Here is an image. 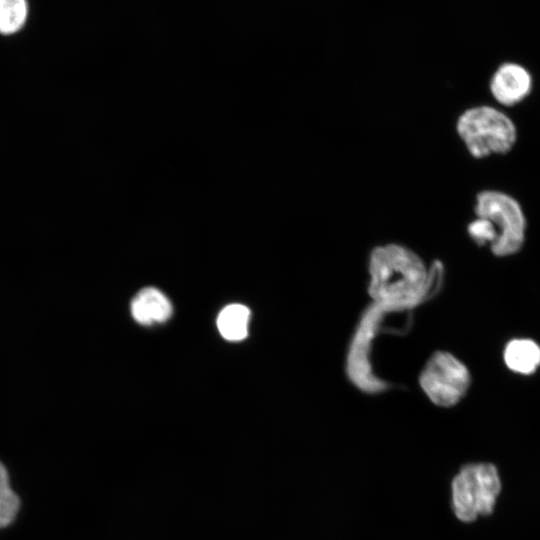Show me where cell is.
Masks as SVG:
<instances>
[{
    "label": "cell",
    "instance_id": "obj_1",
    "mask_svg": "<svg viewBox=\"0 0 540 540\" xmlns=\"http://www.w3.org/2000/svg\"><path fill=\"white\" fill-rule=\"evenodd\" d=\"M368 294L374 303L393 312L414 308L437 292L443 264L427 267L411 249L389 243L373 248L368 260Z\"/></svg>",
    "mask_w": 540,
    "mask_h": 540
},
{
    "label": "cell",
    "instance_id": "obj_2",
    "mask_svg": "<svg viewBox=\"0 0 540 540\" xmlns=\"http://www.w3.org/2000/svg\"><path fill=\"white\" fill-rule=\"evenodd\" d=\"M456 131L471 156L477 159L505 154L514 146L517 130L512 120L491 106L465 110L457 119Z\"/></svg>",
    "mask_w": 540,
    "mask_h": 540
},
{
    "label": "cell",
    "instance_id": "obj_3",
    "mask_svg": "<svg viewBox=\"0 0 540 540\" xmlns=\"http://www.w3.org/2000/svg\"><path fill=\"white\" fill-rule=\"evenodd\" d=\"M451 488L455 515L463 522H471L493 511L501 482L494 465L468 464L454 477Z\"/></svg>",
    "mask_w": 540,
    "mask_h": 540
},
{
    "label": "cell",
    "instance_id": "obj_4",
    "mask_svg": "<svg viewBox=\"0 0 540 540\" xmlns=\"http://www.w3.org/2000/svg\"><path fill=\"white\" fill-rule=\"evenodd\" d=\"M476 217L492 222L497 238L490 245L494 255L505 257L517 253L525 240L526 219L520 204L511 196L495 190L477 194L474 207Z\"/></svg>",
    "mask_w": 540,
    "mask_h": 540
},
{
    "label": "cell",
    "instance_id": "obj_5",
    "mask_svg": "<svg viewBox=\"0 0 540 540\" xmlns=\"http://www.w3.org/2000/svg\"><path fill=\"white\" fill-rule=\"evenodd\" d=\"M471 377L466 365L447 351H436L425 363L419 384L436 406L449 408L466 394Z\"/></svg>",
    "mask_w": 540,
    "mask_h": 540
},
{
    "label": "cell",
    "instance_id": "obj_6",
    "mask_svg": "<svg viewBox=\"0 0 540 540\" xmlns=\"http://www.w3.org/2000/svg\"><path fill=\"white\" fill-rule=\"evenodd\" d=\"M389 312H392L389 308L376 303L369 307L362 315L349 347L347 374L352 383L366 393H379L390 387L375 375L370 362L372 340L383 316Z\"/></svg>",
    "mask_w": 540,
    "mask_h": 540
},
{
    "label": "cell",
    "instance_id": "obj_7",
    "mask_svg": "<svg viewBox=\"0 0 540 540\" xmlns=\"http://www.w3.org/2000/svg\"><path fill=\"white\" fill-rule=\"evenodd\" d=\"M532 89V77L521 65L504 63L490 80L492 96L504 106H513L524 100Z\"/></svg>",
    "mask_w": 540,
    "mask_h": 540
},
{
    "label": "cell",
    "instance_id": "obj_8",
    "mask_svg": "<svg viewBox=\"0 0 540 540\" xmlns=\"http://www.w3.org/2000/svg\"><path fill=\"white\" fill-rule=\"evenodd\" d=\"M131 314L142 325L167 321L172 314L169 299L158 289L146 287L140 290L131 302Z\"/></svg>",
    "mask_w": 540,
    "mask_h": 540
},
{
    "label": "cell",
    "instance_id": "obj_9",
    "mask_svg": "<svg viewBox=\"0 0 540 540\" xmlns=\"http://www.w3.org/2000/svg\"><path fill=\"white\" fill-rule=\"evenodd\" d=\"M507 367L520 374H531L540 365V347L530 339H514L504 350Z\"/></svg>",
    "mask_w": 540,
    "mask_h": 540
},
{
    "label": "cell",
    "instance_id": "obj_10",
    "mask_svg": "<svg viewBox=\"0 0 540 540\" xmlns=\"http://www.w3.org/2000/svg\"><path fill=\"white\" fill-rule=\"evenodd\" d=\"M250 310L242 304H230L222 309L217 318V327L223 338L240 341L248 335Z\"/></svg>",
    "mask_w": 540,
    "mask_h": 540
},
{
    "label": "cell",
    "instance_id": "obj_11",
    "mask_svg": "<svg viewBox=\"0 0 540 540\" xmlns=\"http://www.w3.org/2000/svg\"><path fill=\"white\" fill-rule=\"evenodd\" d=\"M27 16V0H0V34L18 32L24 27Z\"/></svg>",
    "mask_w": 540,
    "mask_h": 540
},
{
    "label": "cell",
    "instance_id": "obj_12",
    "mask_svg": "<svg viewBox=\"0 0 540 540\" xmlns=\"http://www.w3.org/2000/svg\"><path fill=\"white\" fill-rule=\"evenodd\" d=\"M20 509V499L10 485L0 487V529L9 526Z\"/></svg>",
    "mask_w": 540,
    "mask_h": 540
},
{
    "label": "cell",
    "instance_id": "obj_13",
    "mask_svg": "<svg viewBox=\"0 0 540 540\" xmlns=\"http://www.w3.org/2000/svg\"><path fill=\"white\" fill-rule=\"evenodd\" d=\"M467 232L472 240L479 246L492 245L497 238V231L491 221L476 217L467 226Z\"/></svg>",
    "mask_w": 540,
    "mask_h": 540
},
{
    "label": "cell",
    "instance_id": "obj_14",
    "mask_svg": "<svg viewBox=\"0 0 540 540\" xmlns=\"http://www.w3.org/2000/svg\"><path fill=\"white\" fill-rule=\"evenodd\" d=\"M9 484V474L6 467L0 461V487H4Z\"/></svg>",
    "mask_w": 540,
    "mask_h": 540
}]
</instances>
